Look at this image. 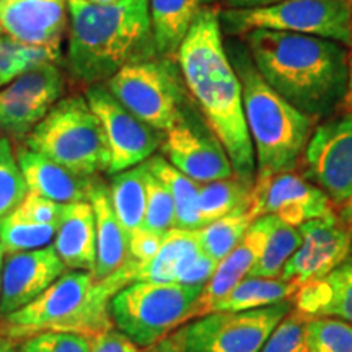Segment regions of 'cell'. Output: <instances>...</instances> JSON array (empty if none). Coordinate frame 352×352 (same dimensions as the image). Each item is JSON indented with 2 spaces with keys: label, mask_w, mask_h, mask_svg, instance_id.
I'll use <instances>...</instances> for the list:
<instances>
[{
  "label": "cell",
  "mask_w": 352,
  "mask_h": 352,
  "mask_svg": "<svg viewBox=\"0 0 352 352\" xmlns=\"http://www.w3.org/2000/svg\"><path fill=\"white\" fill-rule=\"evenodd\" d=\"M176 57L184 85L230 158L233 175L253 186L256 160L246 127L243 90L212 8H202Z\"/></svg>",
  "instance_id": "cell-1"
},
{
  "label": "cell",
  "mask_w": 352,
  "mask_h": 352,
  "mask_svg": "<svg viewBox=\"0 0 352 352\" xmlns=\"http://www.w3.org/2000/svg\"><path fill=\"white\" fill-rule=\"evenodd\" d=\"M243 38L264 82L307 116H327L344 98L349 77L344 44L271 30H253Z\"/></svg>",
  "instance_id": "cell-2"
},
{
  "label": "cell",
  "mask_w": 352,
  "mask_h": 352,
  "mask_svg": "<svg viewBox=\"0 0 352 352\" xmlns=\"http://www.w3.org/2000/svg\"><path fill=\"white\" fill-rule=\"evenodd\" d=\"M70 77L90 87L108 82L122 67L153 57L148 0L88 3L67 0Z\"/></svg>",
  "instance_id": "cell-3"
},
{
  "label": "cell",
  "mask_w": 352,
  "mask_h": 352,
  "mask_svg": "<svg viewBox=\"0 0 352 352\" xmlns=\"http://www.w3.org/2000/svg\"><path fill=\"white\" fill-rule=\"evenodd\" d=\"M135 266L131 261L104 279L94 272H64L28 305L6 318L3 334L8 340H26L43 331H65L94 338L111 329L109 302L114 294L134 283Z\"/></svg>",
  "instance_id": "cell-4"
},
{
  "label": "cell",
  "mask_w": 352,
  "mask_h": 352,
  "mask_svg": "<svg viewBox=\"0 0 352 352\" xmlns=\"http://www.w3.org/2000/svg\"><path fill=\"white\" fill-rule=\"evenodd\" d=\"M230 60L243 90L245 120L256 160V176L294 171L314 132V118L272 90L246 52L236 50Z\"/></svg>",
  "instance_id": "cell-5"
},
{
  "label": "cell",
  "mask_w": 352,
  "mask_h": 352,
  "mask_svg": "<svg viewBox=\"0 0 352 352\" xmlns=\"http://www.w3.org/2000/svg\"><path fill=\"white\" fill-rule=\"evenodd\" d=\"M26 147L56 164L95 178L109 170V147L103 126L85 96L59 100L25 138Z\"/></svg>",
  "instance_id": "cell-6"
},
{
  "label": "cell",
  "mask_w": 352,
  "mask_h": 352,
  "mask_svg": "<svg viewBox=\"0 0 352 352\" xmlns=\"http://www.w3.org/2000/svg\"><path fill=\"white\" fill-rule=\"evenodd\" d=\"M204 285L135 280L118 290L109 302L113 324L138 347L155 344L197 316Z\"/></svg>",
  "instance_id": "cell-7"
},
{
  "label": "cell",
  "mask_w": 352,
  "mask_h": 352,
  "mask_svg": "<svg viewBox=\"0 0 352 352\" xmlns=\"http://www.w3.org/2000/svg\"><path fill=\"white\" fill-rule=\"evenodd\" d=\"M219 21L232 36L271 30L352 44L351 0H280L267 7L230 8L220 13Z\"/></svg>",
  "instance_id": "cell-8"
},
{
  "label": "cell",
  "mask_w": 352,
  "mask_h": 352,
  "mask_svg": "<svg viewBox=\"0 0 352 352\" xmlns=\"http://www.w3.org/2000/svg\"><path fill=\"white\" fill-rule=\"evenodd\" d=\"M109 91L139 120L166 132L183 118V83L166 57L144 59L122 67L107 82Z\"/></svg>",
  "instance_id": "cell-9"
},
{
  "label": "cell",
  "mask_w": 352,
  "mask_h": 352,
  "mask_svg": "<svg viewBox=\"0 0 352 352\" xmlns=\"http://www.w3.org/2000/svg\"><path fill=\"white\" fill-rule=\"evenodd\" d=\"M292 303L243 311H212L178 329L186 352H261Z\"/></svg>",
  "instance_id": "cell-10"
},
{
  "label": "cell",
  "mask_w": 352,
  "mask_h": 352,
  "mask_svg": "<svg viewBox=\"0 0 352 352\" xmlns=\"http://www.w3.org/2000/svg\"><path fill=\"white\" fill-rule=\"evenodd\" d=\"M85 98L103 126L109 147V173H120L138 166L153 155L164 142L160 131L139 120L114 96L107 83H95Z\"/></svg>",
  "instance_id": "cell-11"
},
{
  "label": "cell",
  "mask_w": 352,
  "mask_h": 352,
  "mask_svg": "<svg viewBox=\"0 0 352 352\" xmlns=\"http://www.w3.org/2000/svg\"><path fill=\"white\" fill-rule=\"evenodd\" d=\"M307 176L341 208L352 197V114L324 121L311 132L305 152Z\"/></svg>",
  "instance_id": "cell-12"
},
{
  "label": "cell",
  "mask_w": 352,
  "mask_h": 352,
  "mask_svg": "<svg viewBox=\"0 0 352 352\" xmlns=\"http://www.w3.org/2000/svg\"><path fill=\"white\" fill-rule=\"evenodd\" d=\"M63 91L64 77L56 63L26 70L0 88V138L25 139Z\"/></svg>",
  "instance_id": "cell-13"
},
{
  "label": "cell",
  "mask_w": 352,
  "mask_h": 352,
  "mask_svg": "<svg viewBox=\"0 0 352 352\" xmlns=\"http://www.w3.org/2000/svg\"><path fill=\"white\" fill-rule=\"evenodd\" d=\"M334 212L331 201L318 186L305 178L285 171L270 176H256L250 195L248 215L256 220L263 215H276L294 227L308 220Z\"/></svg>",
  "instance_id": "cell-14"
},
{
  "label": "cell",
  "mask_w": 352,
  "mask_h": 352,
  "mask_svg": "<svg viewBox=\"0 0 352 352\" xmlns=\"http://www.w3.org/2000/svg\"><path fill=\"white\" fill-rule=\"evenodd\" d=\"M298 230L302 243L284 266L280 279L303 285L321 279L351 258V233L340 214L308 220Z\"/></svg>",
  "instance_id": "cell-15"
},
{
  "label": "cell",
  "mask_w": 352,
  "mask_h": 352,
  "mask_svg": "<svg viewBox=\"0 0 352 352\" xmlns=\"http://www.w3.org/2000/svg\"><path fill=\"white\" fill-rule=\"evenodd\" d=\"M164 152L175 168L197 183L232 178L233 168L222 144L212 131L201 129L186 118L166 131Z\"/></svg>",
  "instance_id": "cell-16"
},
{
  "label": "cell",
  "mask_w": 352,
  "mask_h": 352,
  "mask_svg": "<svg viewBox=\"0 0 352 352\" xmlns=\"http://www.w3.org/2000/svg\"><path fill=\"white\" fill-rule=\"evenodd\" d=\"M65 264L54 246L8 254L3 261L0 316L7 318L32 303L64 274Z\"/></svg>",
  "instance_id": "cell-17"
},
{
  "label": "cell",
  "mask_w": 352,
  "mask_h": 352,
  "mask_svg": "<svg viewBox=\"0 0 352 352\" xmlns=\"http://www.w3.org/2000/svg\"><path fill=\"white\" fill-rule=\"evenodd\" d=\"M69 23L67 0H0V33L60 54Z\"/></svg>",
  "instance_id": "cell-18"
},
{
  "label": "cell",
  "mask_w": 352,
  "mask_h": 352,
  "mask_svg": "<svg viewBox=\"0 0 352 352\" xmlns=\"http://www.w3.org/2000/svg\"><path fill=\"white\" fill-rule=\"evenodd\" d=\"M274 219L276 215H263L253 220L239 246L217 264L212 277L202 289L197 302V316L208 315L215 302L227 296L240 280L250 274L252 267L261 256Z\"/></svg>",
  "instance_id": "cell-19"
},
{
  "label": "cell",
  "mask_w": 352,
  "mask_h": 352,
  "mask_svg": "<svg viewBox=\"0 0 352 352\" xmlns=\"http://www.w3.org/2000/svg\"><path fill=\"white\" fill-rule=\"evenodd\" d=\"M16 160L28 192L60 204L88 201L96 182V178L78 175L28 147L19 148Z\"/></svg>",
  "instance_id": "cell-20"
},
{
  "label": "cell",
  "mask_w": 352,
  "mask_h": 352,
  "mask_svg": "<svg viewBox=\"0 0 352 352\" xmlns=\"http://www.w3.org/2000/svg\"><path fill=\"white\" fill-rule=\"evenodd\" d=\"M52 246L69 270L95 271L96 223L90 202L76 201L64 204Z\"/></svg>",
  "instance_id": "cell-21"
},
{
  "label": "cell",
  "mask_w": 352,
  "mask_h": 352,
  "mask_svg": "<svg viewBox=\"0 0 352 352\" xmlns=\"http://www.w3.org/2000/svg\"><path fill=\"white\" fill-rule=\"evenodd\" d=\"M88 202L94 208L96 223V264L94 276L100 280L114 274L131 261L129 235L114 214L107 184L96 179Z\"/></svg>",
  "instance_id": "cell-22"
},
{
  "label": "cell",
  "mask_w": 352,
  "mask_h": 352,
  "mask_svg": "<svg viewBox=\"0 0 352 352\" xmlns=\"http://www.w3.org/2000/svg\"><path fill=\"white\" fill-rule=\"evenodd\" d=\"M294 298L307 318L333 316L352 324V258L321 279L303 284Z\"/></svg>",
  "instance_id": "cell-23"
},
{
  "label": "cell",
  "mask_w": 352,
  "mask_h": 352,
  "mask_svg": "<svg viewBox=\"0 0 352 352\" xmlns=\"http://www.w3.org/2000/svg\"><path fill=\"white\" fill-rule=\"evenodd\" d=\"M202 10V0H148L153 47L160 57H173Z\"/></svg>",
  "instance_id": "cell-24"
},
{
  "label": "cell",
  "mask_w": 352,
  "mask_h": 352,
  "mask_svg": "<svg viewBox=\"0 0 352 352\" xmlns=\"http://www.w3.org/2000/svg\"><path fill=\"white\" fill-rule=\"evenodd\" d=\"M201 253L197 230L171 228L166 233L158 253L147 263H138L135 280L152 283H178V277L189 263Z\"/></svg>",
  "instance_id": "cell-25"
},
{
  "label": "cell",
  "mask_w": 352,
  "mask_h": 352,
  "mask_svg": "<svg viewBox=\"0 0 352 352\" xmlns=\"http://www.w3.org/2000/svg\"><path fill=\"white\" fill-rule=\"evenodd\" d=\"M302 285L296 280H285L280 277L264 279V277L246 276L243 280L233 287L227 296L215 302L212 311H243L276 305L280 302H290L296 297Z\"/></svg>",
  "instance_id": "cell-26"
},
{
  "label": "cell",
  "mask_w": 352,
  "mask_h": 352,
  "mask_svg": "<svg viewBox=\"0 0 352 352\" xmlns=\"http://www.w3.org/2000/svg\"><path fill=\"white\" fill-rule=\"evenodd\" d=\"M145 164L132 166L129 170L114 173L109 183V199L114 214L127 235L139 232L144 226L147 186H145Z\"/></svg>",
  "instance_id": "cell-27"
},
{
  "label": "cell",
  "mask_w": 352,
  "mask_h": 352,
  "mask_svg": "<svg viewBox=\"0 0 352 352\" xmlns=\"http://www.w3.org/2000/svg\"><path fill=\"white\" fill-rule=\"evenodd\" d=\"M147 168L168 188L175 202V228L199 230V184L189 176L175 168L168 160L157 155L145 162Z\"/></svg>",
  "instance_id": "cell-28"
},
{
  "label": "cell",
  "mask_w": 352,
  "mask_h": 352,
  "mask_svg": "<svg viewBox=\"0 0 352 352\" xmlns=\"http://www.w3.org/2000/svg\"><path fill=\"white\" fill-rule=\"evenodd\" d=\"M252 188L253 186L240 182L235 176L201 183L199 199H197L201 228L241 208H248Z\"/></svg>",
  "instance_id": "cell-29"
},
{
  "label": "cell",
  "mask_w": 352,
  "mask_h": 352,
  "mask_svg": "<svg viewBox=\"0 0 352 352\" xmlns=\"http://www.w3.org/2000/svg\"><path fill=\"white\" fill-rule=\"evenodd\" d=\"M302 243V235L298 227L290 226L279 217L274 219L272 228L267 235L261 256L250 271V277H264V279H276L280 277L284 266L292 258Z\"/></svg>",
  "instance_id": "cell-30"
},
{
  "label": "cell",
  "mask_w": 352,
  "mask_h": 352,
  "mask_svg": "<svg viewBox=\"0 0 352 352\" xmlns=\"http://www.w3.org/2000/svg\"><path fill=\"white\" fill-rule=\"evenodd\" d=\"M252 223L253 220L248 215V208H241L226 217L208 223L197 230L201 252L220 263L239 246Z\"/></svg>",
  "instance_id": "cell-31"
},
{
  "label": "cell",
  "mask_w": 352,
  "mask_h": 352,
  "mask_svg": "<svg viewBox=\"0 0 352 352\" xmlns=\"http://www.w3.org/2000/svg\"><path fill=\"white\" fill-rule=\"evenodd\" d=\"M56 233L57 226L54 223L34 222L15 209L0 227V245L7 254L32 252L51 246Z\"/></svg>",
  "instance_id": "cell-32"
},
{
  "label": "cell",
  "mask_w": 352,
  "mask_h": 352,
  "mask_svg": "<svg viewBox=\"0 0 352 352\" xmlns=\"http://www.w3.org/2000/svg\"><path fill=\"white\" fill-rule=\"evenodd\" d=\"M60 54L47 47L30 46L0 33V88L38 65L57 63Z\"/></svg>",
  "instance_id": "cell-33"
},
{
  "label": "cell",
  "mask_w": 352,
  "mask_h": 352,
  "mask_svg": "<svg viewBox=\"0 0 352 352\" xmlns=\"http://www.w3.org/2000/svg\"><path fill=\"white\" fill-rule=\"evenodd\" d=\"M303 352H352V324L333 316L308 318Z\"/></svg>",
  "instance_id": "cell-34"
},
{
  "label": "cell",
  "mask_w": 352,
  "mask_h": 352,
  "mask_svg": "<svg viewBox=\"0 0 352 352\" xmlns=\"http://www.w3.org/2000/svg\"><path fill=\"white\" fill-rule=\"evenodd\" d=\"M28 188L8 138H0V227L21 204Z\"/></svg>",
  "instance_id": "cell-35"
},
{
  "label": "cell",
  "mask_w": 352,
  "mask_h": 352,
  "mask_svg": "<svg viewBox=\"0 0 352 352\" xmlns=\"http://www.w3.org/2000/svg\"><path fill=\"white\" fill-rule=\"evenodd\" d=\"M145 164V162H144ZM147 168V165H145ZM147 186V202H145V217L142 228L157 235H166L175 228V202L168 188L147 168L145 175Z\"/></svg>",
  "instance_id": "cell-36"
},
{
  "label": "cell",
  "mask_w": 352,
  "mask_h": 352,
  "mask_svg": "<svg viewBox=\"0 0 352 352\" xmlns=\"http://www.w3.org/2000/svg\"><path fill=\"white\" fill-rule=\"evenodd\" d=\"M307 320L300 310L292 308L270 334L261 352H303Z\"/></svg>",
  "instance_id": "cell-37"
},
{
  "label": "cell",
  "mask_w": 352,
  "mask_h": 352,
  "mask_svg": "<svg viewBox=\"0 0 352 352\" xmlns=\"http://www.w3.org/2000/svg\"><path fill=\"white\" fill-rule=\"evenodd\" d=\"M20 352H91L90 338L77 333L43 331L26 338Z\"/></svg>",
  "instance_id": "cell-38"
},
{
  "label": "cell",
  "mask_w": 352,
  "mask_h": 352,
  "mask_svg": "<svg viewBox=\"0 0 352 352\" xmlns=\"http://www.w3.org/2000/svg\"><path fill=\"white\" fill-rule=\"evenodd\" d=\"M63 209L64 204H60V202L46 199V197L34 195V192H26L25 199L16 208V210L26 219L39 223H54V226H59Z\"/></svg>",
  "instance_id": "cell-39"
},
{
  "label": "cell",
  "mask_w": 352,
  "mask_h": 352,
  "mask_svg": "<svg viewBox=\"0 0 352 352\" xmlns=\"http://www.w3.org/2000/svg\"><path fill=\"white\" fill-rule=\"evenodd\" d=\"M165 235L147 232L140 228L139 232L132 233L129 236V253L131 259L135 263H147L155 256L164 243Z\"/></svg>",
  "instance_id": "cell-40"
},
{
  "label": "cell",
  "mask_w": 352,
  "mask_h": 352,
  "mask_svg": "<svg viewBox=\"0 0 352 352\" xmlns=\"http://www.w3.org/2000/svg\"><path fill=\"white\" fill-rule=\"evenodd\" d=\"M90 342L91 352H139V347L116 328L96 334Z\"/></svg>",
  "instance_id": "cell-41"
},
{
  "label": "cell",
  "mask_w": 352,
  "mask_h": 352,
  "mask_svg": "<svg viewBox=\"0 0 352 352\" xmlns=\"http://www.w3.org/2000/svg\"><path fill=\"white\" fill-rule=\"evenodd\" d=\"M217 264V261H214L212 258L201 252L188 264L186 270L182 272V276L178 277V283L189 285H206V283L212 277Z\"/></svg>",
  "instance_id": "cell-42"
},
{
  "label": "cell",
  "mask_w": 352,
  "mask_h": 352,
  "mask_svg": "<svg viewBox=\"0 0 352 352\" xmlns=\"http://www.w3.org/2000/svg\"><path fill=\"white\" fill-rule=\"evenodd\" d=\"M144 352H186L182 344V340H179L178 331L171 334V336H166L164 340H160L155 344L145 347Z\"/></svg>",
  "instance_id": "cell-43"
},
{
  "label": "cell",
  "mask_w": 352,
  "mask_h": 352,
  "mask_svg": "<svg viewBox=\"0 0 352 352\" xmlns=\"http://www.w3.org/2000/svg\"><path fill=\"white\" fill-rule=\"evenodd\" d=\"M232 8H258L267 7L272 3L280 2V0H226Z\"/></svg>",
  "instance_id": "cell-44"
},
{
  "label": "cell",
  "mask_w": 352,
  "mask_h": 352,
  "mask_svg": "<svg viewBox=\"0 0 352 352\" xmlns=\"http://www.w3.org/2000/svg\"><path fill=\"white\" fill-rule=\"evenodd\" d=\"M340 217L342 219V222L346 223L347 228H349V233H351V254H352V197L346 202V204L341 206Z\"/></svg>",
  "instance_id": "cell-45"
},
{
  "label": "cell",
  "mask_w": 352,
  "mask_h": 352,
  "mask_svg": "<svg viewBox=\"0 0 352 352\" xmlns=\"http://www.w3.org/2000/svg\"><path fill=\"white\" fill-rule=\"evenodd\" d=\"M0 352H20V351H16L8 340H0Z\"/></svg>",
  "instance_id": "cell-46"
},
{
  "label": "cell",
  "mask_w": 352,
  "mask_h": 352,
  "mask_svg": "<svg viewBox=\"0 0 352 352\" xmlns=\"http://www.w3.org/2000/svg\"><path fill=\"white\" fill-rule=\"evenodd\" d=\"M347 90H349L351 100H352V56L349 59V77H347Z\"/></svg>",
  "instance_id": "cell-47"
},
{
  "label": "cell",
  "mask_w": 352,
  "mask_h": 352,
  "mask_svg": "<svg viewBox=\"0 0 352 352\" xmlns=\"http://www.w3.org/2000/svg\"><path fill=\"white\" fill-rule=\"evenodd\" d=\"M2 270H3V248L0 245V290H2Z\"/></svg>",
  "instance_id": "cell-48"
},
{
  "label": "cell",
  "mask_w": 352,
  "mask_h": 352,
  "mask_svg": "<svg viewBox=\"0 0 352 352\" xmlns=\"http://www.w3.org/2000/svg\"><path fill=\"white\" fill-rule=\"evenodd\" d=\"M82 2H88V3H113V2H120V0H82Z\"/></svg>",
  "instance_id": "cell-49"
}]
</instances>
